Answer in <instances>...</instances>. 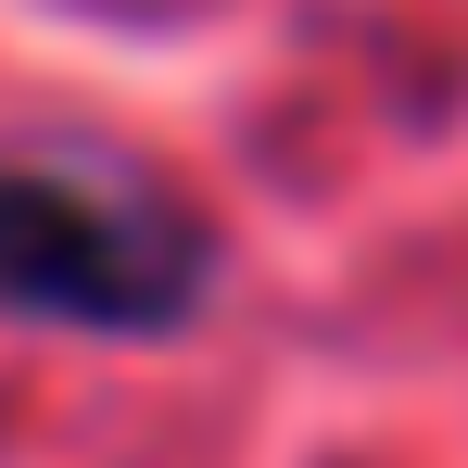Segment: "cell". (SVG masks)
I'll return each mask as SVG.
<instances>
[{"instance_id":"6da1fadb","label":"cell","mask_w":468,"mask_h":468,"mask_svg":"<svg viewBox=\"0 0 468 468\" xmlns=\"http://www.w3.org/2000/svg\"><path fill=\"white\" fill-rule=\"evenodd\" d=\"M203 279H216V240L153 177L89 165V153L0 165V316L153 342L203 304Z\"/></svg>"}]
</instances>
